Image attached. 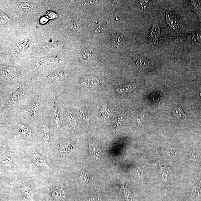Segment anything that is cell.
<instances>
[{"mask_svg":"<svg viewBox=\"0 0 201 201\" xmlns=\"http://www.w3.org/2000/svg\"><path fill=\"white\" fill-rule=\"evenodd\" d=\"M132 171L134 172L135 175L139 179L142 180L144 178V172L140 168L136 167H136H134L132 168Z\"/></svg>","mask_w":201,"mask_h":201,"instance_id":"obj_15","label":"cell"},{"mask_svg":"<svg viewBox=\"0 0 201 201\" xmlns=\"http://www.w3.org/2000/svg\"><path fill=\"white\" fill-rule=\"evenodd\" d=\"M19 8L22 10H31L34 8V7L29 3H22L19 5Z\"/></svg>","mask_w":201,"mask_h":201,"instance_id":"obj_20","label":"cell"},{"mask_svg":"<svg viewBox=\"0 0 201 201\" xmlns=\"http://www.w3.org/2000/svg\"><path fill=\"white\" fill-rule=\"evenodd\" d=\"M20 188L28 200L30 201H34L33 194L29 186L26 184L22 183Z\"/></svg>","mask_w":201,"mask_h":201,"instance_id":"obj_8","label":"cell"},{"mask_svg":"<svg viewBox=\"0 0 201 201\" xmlns=\"http://www.w3.org/2000/svg\"><path fill=\"white\" fill-rule=\"evenodd\" d=\"M8 20V17L3 14H1V23H7Z\"/></svg>","mask_w":201,"mask_h":201,"instance_id":"obj_22","label":"cell"},{"mask_svg":"<svg viewBox=\"0 0 201 201\" xmlns=\"http://www.w3.org/2000/svg\"><path fill=\"white\" fill-rule=\"evenodd\" d=\"M22 133L25 137H29L31 135V132L27 126L22 125L21 126Z\"/></svg>","mask_w":201,"mask_h":201,"instance_id":"obj_18","label":"cell"},{"mask_svg":"<svg viewBox=\"0 0 201 201\" xmlns=\"http://www.w3.org/2000/svg\"><path fill=\"white\" fill-rule=\"evenodd\" d=\"M32 159L34 163L39 167L47 168L48 170L51 169L45 160L44 157L39 154H34L32 156Z\"/></svg>","mask_w":201,"mask_h":201,"instance_id":"obj_5","label":"cell"},{"mask_svg":"<svg viewBox=\"0 0 201 201\" xmlns=\"http://www.w3.org/2000/svg\"><path fill=\"white\" fill-rule=\"evenodd\" d=\"M159 163V168L161 174V175L162 180L163 182L167 183L170 182L171 179V175L169 170H168L167 167L165 166L164 164L163 163L161 160L160 161L157 157Z\"/></svg>","mask_w":201,"mask_h":201,"instance_id":"obj_4","label":"cell"},{"mask_svg":"<svg viewBox=\"0 0 201 201\" xmlns=\"http://www.w3.org/2000/svg\"><path fill=\"white\" fill-rule=\"evenodd\" d=\"M80 178L86 184L88 183L89 181V177L86 171H83L81 172Z\"/></svg>","mask_w":201,"mask_h":201,"instance_id":"obj_21","label":"cell"},{"mask_svg":"<svg viewBox=\"0 0 201 201\" xmlns=\"http://www.w3.org/2000/svg\"><path fill=\"white\" fill-rule=\"evenodd\" d=\"M104 30V29L102 26H99L98 28H97L95 30V32H101L103 31Z\"/></svg>","mask_w":201,"mask_h":201,"instance_id":"obj_24","label":"cell"},{"mask_svg":"<svg viewBox=\"0 0 201 201\" xmlns=\"http://www.w3.org/2000/svg\"><path fill=\"white\" fill-rule=\"evenodd\" d=\"M124 36L119 33L114 34L110 40L111 45L115 48H118L121 46L124 43Z\"/></svg>","mask_w":201,"mask_h":201,"instance_id":"obj_7","label":"cell"},{"mask_svg":"<svg viewBox=\"0 0 201 201\" xmlns=\"http://www.w3.org/2000/svg\"><path fill=\"white\" fill-rule=\"evenodd\" d=\"M194 152H193L192 154H191V155L194 158H196L198 156L199 154L198 153V152L196 151H194Z\"/></svg>","mask_w":201,"mask_h":201,"instance_id":"obj_23","label":"cell"},{"mask_svg":"<svg viewBox=\"0 0 201 201\" xmlns=\"http://www.w3.org/2000/svg\"><path fill=\"white\" fill-rule=\"evenodd\" d=\"M173 112L174 115L178 119H184L186 117V115L183 111L182 106H180L174 108Z\"/></svg>","mask_w":201,"mask_h":201,"instance_id":"obj_11","label":"cell"},{"mask_svg":"<svg viewBox=\"0 0 201 201\" xmlns=\"http://www.w3.org/2000/svg\"><path fill=\"white\" fill-rule=\"evenodd\" d=\"M137 66L142 68H146L149 66V61L144 58H140L137 60L136 61Z\"/></svg>","mask_w":201,"mask_h":201,"instance_id":"obj_13","label":"cell"},{"mask_svg":"<svg viewBox=\"0 0 201 201\" xmlns=\"http://www.w3.org/2000/svg\"><path fill=\"white\" fill-rule=\"evenodd\" d=\"M1 161L2 164L5 166L10 167L14 165V157L10 153L4 154L2 157Z\"/></svg>","mask_w":201,"mask_h":201,"instance_id":"obj_6","label":"cell"},{"mask_svg":"<svg viewBox=\"0 0 201 201\" xmlns=\"http://www.w3.org/2000/svg\"><path fill=\"white\" fill-rule=\"evenodd\" d=\"M42 129L43 135H44L43 137H44V142L46 144H48L50 136V130L46 126L43 127Z\"/></svg>","mask_w":201,"mask_h":201,"instance_id":"obj_16","label":"cell"},{"mask_svg":"<svg viewBox=\"0 0 201 201\" xmlns=\"http://www.w3.org/2000/svg\"><path fill=\"white\" fill-rule=\"evenodd\" d=\"M161 39L160 27L158 23H156L152 25L150 30L149 41L153 46L158 44Z\"/></svg>","mask_w":201,"mask_h":201,"instance_id":"obj_1","label":"cell"},{"mask_svg":"<svg viewBox=\"0 0 201 201\" xmlns=\"http://www.w3.org/2000/svg\"><path fill=\"white\" fill-rule=\"evenodd\" d=\"M124 191L125 197L127 201H135L131 191L124 185Z\"/></svg>","mask_w":201,"mask_h":201,"instance_id":"obj_14","label":"cell"},{"mask_svg":"<svg viewBox=\"0 0 201 201\" xmlns=\"http://www.w3.org/2000/svg\"><path fill=\"white\" fill-rule=\"evenodd\" d=\"M164 154L170 158H176L180 155V152L177 150L168 149L165 150Z\"/></svg>","mask_w":201,"mask_h":201,"instance_id":"obj_12","label":"cell"},{"mask_svg":"<svg viewBox=\"0 0 201 201\" xmlns=\"http://www.w3.org/2000/svg\"><path fill=\"white\" fill-rule=\"evenodd\" d=\"M165 17L166 21L170 26L174 30L178 29L180 25L178 16L171 10H166Z\"/></svg>","mask_w":201,"mask_h":201,"instance_id":"obj_2","label":"cell"},{"mask_svg":"<svg viewBox=\"0 0 201 201\" xmlns=\"http://www.w3.org/2000/svg\"><path fill=\"white\" fill-rule=\"evenodd\" d=\"M192 8L196 14L201 23V3L200 1H190Z\"/></svg>","mask_w":201,"mask_h":201,"instance_id":"obj_9","label":"cell"},{"mask_svg":"<svg viewBox=\"0 0 201 201\" xmlns=\"http://www.w3.org/2000/svg\"><path fill=\"white\" fill-rule=\"evenodd\" d=\"M69 27L72 30H77L80 28L81 25L79 22L72 21L70 23Z\"/></svg>","mask_w":201,"mask_h":201,"instance_id":"obj_19","label":"cell"},{"mask_svg":"<svg viewBox=\"0 0 201 201\" xmlns=\"http://www.w3.org/2000/svg\"><path fill=\"white\" fill-rule=\"evenodd\" d=\"M198 97L199 100L201 101V90L199 92Z\"/></svg>","mask_w":201,"mask_h":201,"instance_id":"obj_25","label":"cell"},{"mask_svg":"<svg viewBox=\"0 0 201 201\" xmlns=\"http://www.w3.org/2000/svg\"><path fill=\"white\" fill-rule=\"evenodd\" d=\"M153 2V1H139V4L142 11H143L151 5Z\"/></svg>","mask_w":201,"mask_h":201,"instance_id":"obj_17","label":"cell"},{"mask_svg":"<svg viewBox=\"0 0 201 201\" xmlns=\"http://www.w3.org/2000/svg\"><path fill=\"white\" fill-rule=\"evenodd\" d=\"M188 46L192 48H201V34L199 32H193L187 36L186 40Z\"/></svg>","mask_w":201,"mask_h":201,"instance_id":"obj_3","label":"cell"},{"mask_svg":"<svg viewBox=\"0 0 201 201\" xmlns=\"http://www.w3.org/2000/svg\"><path fill=\"white\" fill-rule=\"evenodd\" d=\"M66 196V191L63 189L57 190L52 194V198L57 201L64 200Z\"/></svg>","mask_w":201,"mask_h":201,"instance_id":"obj_10","label":"cell"}]
</instances>
